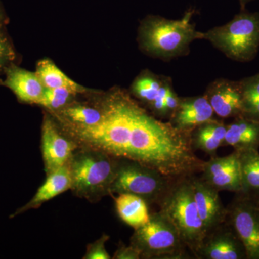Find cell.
Instances as JSON below:
<instances>
[{"label": "cell", "mask_w": 259, "mask_h": 259, "mask_svg": "<svg viewBox=\"0 0 259 259\" xmlns=\"http://www.w3.org/2000/svg\"><path fill=\"white\" fill-rule=\"evenodd\" d=\"M98 106L102 118L97 125L64 127L79 147L139 162L173 181L202 171L204 161L194 153L191 134L156 118L128 94L115 90Z\"/></svg>", "instance_id": "6da1fadb"}, {"label": "cell", "mask_w": 259, "mask_h": 259, "mask_svg": "<svg viewBox=\"0 0 259 259\" xmlns=\"http://www.w3.org/2000/svg\"><path fill=\"white\" fill-rule=\"evenodd\" d=\"M194 12L190 8L180 20L158 15L145 18L139 28V42L143 50L163 60L188 54L190 44L199 40L200 35L192 23Z\"/></svg>", "instance_id": "7a4b0ae2"}, {"label": "cell", "mask_w": 259, "mask_h": 259, "mask_svg": "<svg viewBox=\"0 0 259 259\" xmlns=\"http://www.w3.org/2000/svg\"><path fill=\"white\" fill-rule=\"evenodd\" d=\"M118 161L119 158L98 150L78 148L68 163L71 190L75 195L90 202H97L110 194Z\"/></svg>", "instance_id": "3957f363"}, {"label": "cell", "mask_w": 259, "mask_h": 259, "mask_svg": "<svg viewBox=\"0 0 259 259\" xmlns=\"http://www.w3.org/2000/svg\"><path fill=\"white\" fill-rule=\"evenodd\" d=\"M158 205L196 258L207 234L194 199L191 177L174 182Z\"/></svg>", "instance_id": "277c9868"}, {"label": "cell", "mask_w": 259, "mask_h": 259, "mask_svg": "<svg viewBox=\"0 0 259 259\" xmlns=\"http://www.w3.org/2000/svg\"><path fill=\"white\" fill-rule=\"evenodd\" d=\"M199 40H207L232 60L252 61L259 49V13L241 10L228 23L200 32Z\"/></svg>", "instance_id": "5b68a950"}, {"label": "cell", "mask_w": 259, "mask_h": 259, "mask_svg": "<svg viewBox=\"0 0 259 259\" xmlns=\"http://www.w3.org/2000/svg\"><path fill=\"white\" fill-rule=\"evenodd\" d=\"M131 243L141 253V258H192L175 227L161 212L150 214L144 226L134 229Z\"/></svg>", "instance_id": "8992f818"}, {"label": "cell", "mask_w": 259, "mask_h": 259, "mask_svg": "<svg viewBox=\"0 0 259 259\" xmlns=\"http://www.w3.org/2000/svg\"><path fill=\"white\" fill-rule=\"evenodd\" d=\"M174 182L139 162L119 159L110 194H134L144 199L148 205L158 204Z\"/></svg>", "instance_id": "52a82bcc"}, {"label": "cell", "mask_w": 259, "mask_h": 259, "mask_svg": "<svg viewBox=\"0 0 259 259\" xmlns=\"http://www.w3.org/2000/svg\"><path fill=\"white\" fill-rule=\"evenodd\" d=\"M227 207L226 222L244 245L247 259H259V205L254 199L237 193Z\"/></svg>", "instance_id": "ba28073f"}, {"label": "cell", "mask_w": 259, "mask_h": 259, "mask_svg": "<svg viewBox=\"0 0 259 259\" xmlns=\"http://www.w3.org/2000/svg\"><path fill=\"white\" fill-rule=\"evenodd\" d=\"M79 146L59 128L49 115L44 116L42 125L41 151L47 175L69 163Z\"/></svg>", "instance_id": "9c48e42d"}, {"label": "cell", "mask_w": 259, "mask_h": 259, "mask_svg": "<svg viewBox=\"0 0 259 259\" xmlns=\"http://www.w3.org/2000/svg\"><path fill=\"white\" fill-rule=\"evenodd\" d=\"M201 173V178L219 192H241V163L239 153L236 150L228 156L210 157L204 161Z\"/></svg>", "instance_id": "30bf717a"}, {"label": "cell", "mask_w": 259, "mask_h": 259, "mask_svg": "<svg viewBox=\"0 0 259 259\" xmlns=\"http://www.w3.org/2000/svg\"><path fill=\"white\" fill-rule=\"evenodd\" d=\"M196 258L247 259L245 247L226 222L206 236Z\"/></svg>", "instance_id": "8fae6325"}, {"label": "cell", "mask_w": 259, "mask_h": 259, "mask_svg": "<svg viewBox=\"0 0 259 259\" xmlns=\"http://www.w3.org/2000/svg\"><path fill=\"white\" fill-rule=\"evenodd\" d=\"M194 199L206 234L226 222L228 209L220 197L219 191L196 175L191 177Z\"/></svg>", "instance_id": "7c38bea8"}, {"label": "cell", "mask_w": 259, "mask_h": 259, "mask_svg": "<svg viewBox=\"0 0 259 259\" xmlns=\"http://www.w3.org/2000/svg\"><path fill=\"white\" fill-rule=\"evenodd\" d=\"M204 95L218 117L236 118L243 115L241 81L222 78L214 80L209 83Z\"/></svg>", "instance_id": "4fadbf2b"}, {"label": "cell", "mask_w": 259, "mask_h": 259, "mask_svg": "<svg viewBox=\"0 0 259 259\" xmlns=\"http://www.w3.org/2000/svg\"><path fill=\"white\" fill-rule=\"evenodd\" d=\"M214 112L205 95L202 96L180 97L176 111L169 122L177 129L191 134L196 127L214 119Z\"/></svg>", "instance_id": "5bb4252c"}, {"label": "cell", "mask_w": 259, "mask_h": 259, "mask_svg": "<svg viewBox=\"0 0 259 259\" xmlns=\"http://www.w3.org/2000/svg\"><path fill=\"white\" fill-rule=\"evenodd\" d=\"M4 73L6 78L2 85L10 89L18 101L37 105L46 88L36 72L22 69L13 64L6 68Z\"/></svg>", "instance_id": "9a60e30c"}, {"label": "cell", "mask_w": 259, "mask_h": 259, "mask_svg": "<svg viewBox=\"0 0 259 259\" xmlns=\"http://www.w3.org/2000/svg\"><path fill=\"white\" fill-rule=\"evenodd\" d=\"M71 179L68 163L65 166L58 168L47 175V180L42 185L39 187L36 193L30 201L17 209L10 218L16 217L32 209H37L42 204L60 195L66 191L71 190Z\"/></svg>", "instance_id": "2e32d148"}, {"label": "cell", "mask_w": 259, "mask_h": 259, "mask_svg": "<svg viewBox=\"0 0 259 259\" xmlns=\"http://www.w3.org/2000/svg\"><path fill=\"white\" fill-rule=\"evenodd\" d=\"M232 146L236 151L259 148V122L243 116L236 117L227 125L223 146Z\"/></svg>", "instance_id": "e0dca14e"}, {"label": "cell", "mask_w": 259, "mask_h": 259, "mask_svg": "<svg viewBox=\"0 0 259 259\" xmlns=\"http://www.w3.org/2000/svg\"><path fill=\"white\" fill-rule=\"evenodd\" d=\"M227 125L212 119L196 127L191 134L192 146L194 151H203L210 157L217 156L218 148L224 145Z\"/></svg>", "instance_id": "ac0fdd59"}, {"label": "cell", "mask_w": 259, "mask_h": 259, "mask_svg": "<svg viewBox=\"0 0 259 259\" xmlns=\"http://www.w3.org/2000/svg\"><path fill=\"white\" fill-rule=\"evenodd\" d=\"M116 211L122 222L134 229L144 226L150 218L148 204L144 199L131 194L115 197Z\"/></svg>", "instance_id": "d6986e66"}, {"label": "cell", "mask_w": 259, "mask_h": 259, "mask_svg": "<svg viewBox=\"0 0 259 259\" xmlns=\"http://www.w3.org/2000/svg\"><path fill=\"white\" fill-rule=\"evenodd\" d=\"M61 127H86L98 124L102 118L100 107L71 103L62 110L52 112Z\"/></svg>", "instance_id": "ffe728a7"}, {"label": "cell", "mask_w": 259, "mask_h": 259, "mask_svg": "<svg viewBox=\"0 0 259 259\" xmlns=\"http://www.w3.org/2000/svg\"><path fill=\"white\" fill-rule=\"evenodd\" d=\"M241 171V191L240 193L259 199V151L249 149L238 151Z\"/></svg>", "instance_id": "44dd1931"}, {"label": "cell", "mask_w": 259, "mask_h": 259, "mask_svg": "<svg viewBox=\"0 0 259 259\" xmlns=\"http://www.w3.org/2000/svg\"><path fill=\"white\" fill-rule=\"evenodd\" d=\"M36 74L46 88H65L76 94L87 93L88 90L70 79L53 61L44 59L37 64Z\"/></svg>", "instance_id": "7402d4cb"}, {"label": "cell", "mask_w": 259, "mask_h": 259, "mask_svg": "<svg viewBox=\"0 0 259 259\" xmlns=\"http://www.w3.org/2000/svg\"><path fill=\"white\" fill-rule=\"evenodd\" d=\"M167 79L168 77L157 76L151 71H144L135 79L131 91L136 98L149 107Z\"/></svg>", "instance_id": "603a6c76"}, {"label": "cell", "mask_w": 259, "mask_h": 259, "mask_svg": "<svg viewBox=\"0 0 259 259\" xmlns=\"http://www.w3.org/2000/svg\"><path fill=\"white\" fill-rule=\"evenodd\" d=\"M243 117L259 122V73L240 80Z\"/></svg>", "instance_id": "cb8c5ba5"}, {"label": "cell", "mask_w": 259, "mask_h": 259, "mask_svg": "<svg viewBox=\"0 0 259 259\" xmlns=\"http://www.w3.org/2000/svg\"><path fill=\"white\" fill-rule=\"evenodd\" d=\"M77 94L65 88H46L37 105L45 107L51 112H56L72 103Z\"/></svg>", "instance_id": "d4e9b609"}, {"label": "cell", "mask_w": 259, "mask_h": 259, "mask_svg": "<svg viewBox=\"0 0 259 259\" xmlns=\"http://www.w3.org/2000/svg\"><path fill=\"white\" fill-rule=\"evenodd\" d=\"M16 59L14 47L10 37L5 31L4 25L0 26V72H4L6 68L14 64Z\"/></svg>", "instance_id": "484cf974"}, {"label": "cell", "mask_w": 259, "mask_h": 259, "mask_svg": "<svg viewBox=\"0 0 259 259\" xmlns=\"http://www.w3.org/2000/svg\"><path fill=\"white\" fill-rule=\"evenodd\" d=\"M110 239V236L103 234L98 240L88 245L84 259H110L112 257L107 253L105 243Z\"/></svg>", "instance_id": "4316f807"}, {"label": "cell", "mask_w": 259, "mask_h": 259, "mask_svg": "<svg viewBox=\"0 0 259 259\" xmlns=\"http://www.w3.org/2000/svg\"><path fill=\"white\" fill-rule=\"evenodd\" d=\"M172 86L171 81L169 78L166 80V82L161 87L157 97L155 99L153 103L150 105V110L152 111L153 115L160 117H165V99L167 93Z\"/></svg>", "instance_id": "83f0119b"}, {"label": "cell", "mask_w": 259, "mask_h": 259, "mask_svg": "<svg viewBox=\"0 0 259 259\" xmlns=\"http://www.w3.org/2000/svg\"><path fill=\"white\" fill-rule=\"evenodd\" d=\"M112 258L140 259L141 258V253L132 245H126L120 241Z\"/></svg>", "instance_id": "f1b7e54d"}, {"label": "cell", "mask_w": 259, "mask_h": 259, "mask_svg": "<svg viewBox=\"0 0 259 259\" xmlns=\"http://www.w3.org/2000/svg\"><path fill=\"white\" fill-rule=\"evenodd\" d=\"M180 101V97H178L174 90L173 87L171 86L168 90L165 99V117H171L174 112L176 111Z\"/></svg>", "instance_id": "f546056e"}, {"label": "cell", "mask_w": 259, "mask_h": 259, "mask_svg": "<svg viewBox=\"0 0 259 259\" xmlns=\"http://www.w3.org/2000/svg\"><path fill=\"white\" fill-rule=\"evenodd\" d=\"M7 20H8V18H7L6 15H5L4 10H3V6L0 4V26L4 25Z\"/></svg>", "instance_id": "4dcf8cb0"}, {"label": "cell", "mask_w": 259, "mask_h": 259, "mask_svg": "<svg viewBox=\"0 0 259 259\" xmlns=\"http://www.w3.org/2000/svg\"><path fill=\"white\" fill-rule=\"evenodd\" d=\"M251 1H253V0H238V2H239L240 3V5H241V10H244L245 5Z\"/></svg>", "instance_id": "1f68e13d"}, {"label": "cell", "mask_w": 259, "mask_h": 259, "mask_svg": "<svg viewBox=\"0 0 259 259\" xmlns=\"http://www.w3.org/2000/svg\"><path fill=\"white\" fill-rule=\"evenodd\" d=\"M255 200L257 202H258L259 205V199H255Z\"/></svg>", "instance_id": "d6a6232c"}, {"label": "cell", "mask_w": 259, "mask_h": 259, "mask_svg": "<svg viewBox=\"0 0 259 259\" xmlns=\"http://www.w3.org/2000/svg\"><path fill=\"white\" fill-rule=\"evenodd\" d=\"M2 83H3V81H2L1 79H0V85H2Z\"/></svg>", "instance_id": "836d02e7"}]
</instances>
